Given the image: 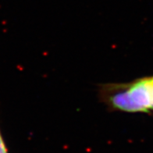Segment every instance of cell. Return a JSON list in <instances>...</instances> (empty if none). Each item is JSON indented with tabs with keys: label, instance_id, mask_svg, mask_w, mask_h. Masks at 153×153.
Instances as JSON below:
<instances>
[{
	"label": "cell",
	"instance_id": "obj_2",
	"mask_svg": "<svg viewBox=\"0 0 153 153\" xmlns=\"http://www.w3.org/2000/svg\"><path fill=\"white\" fill-rule=\"evenodd\" d=\"M0 153H8L3 138L1 135V132H0Z\"/></svg>",
	"mask_w": 153,
	"mask_h": 153
},
{
	"label": "cell",
	"instance_id": "obj_1",
	"mask_svg": "<svg viewBox=\"0 0 153 153\" xmlns=\"http://www.w3.org/2000/svg\"><path fill=\"white\" fill-rule=\"evenodd\" d=\"M103 100L113 109L130 113H150L153 109V76L103 88Z\"/></svg>",
	"mask_w": 153,
	"mask_h": 153
},
{
	"label": "cell",
	"instance_id": "obj_3",
	"mask_svg": "<svg viewBox=\"0 0 153 153\" xmlns=\"http://www.w3.org/2000/svg\"><path fill=\"white\" fill-rule=\"evenodd\" d=\"M152 112H153V109H152Z\"/></svg>",
	"mask_w": 153,
	"mask_h": 153
}]
</instances>
